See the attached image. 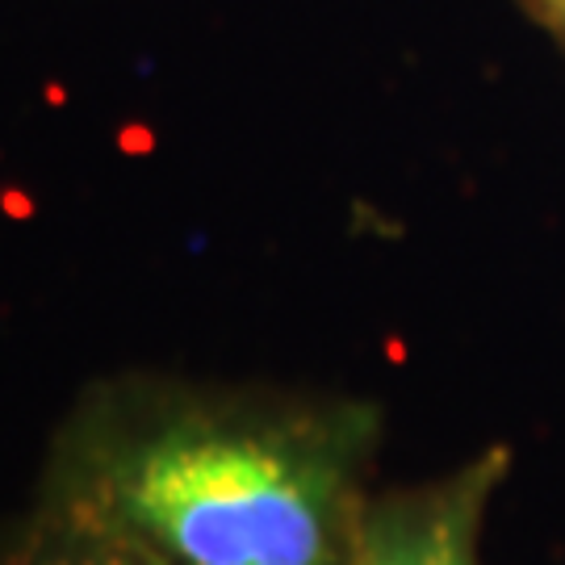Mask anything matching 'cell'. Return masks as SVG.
I'll list each match as a JSON object with an SVG mask.
<instances>
[{"mask_svg": "<svg viewBox=\"0 0 565 565\" xmlns=\"http://www.w3.org/2000/svg\"><path fill=\"white\" fill-rule=\"evenodd\" d=\"M382 427L356 394L118 369L63 406L30 503L160 565H356Z\"/></svg>", "mask_w": 565, "mask_h": 565, "instance_id": "obj_1", "label": "cell"}, {"mask_svg": "<svg viewBox=\"0 0 565 565\" xmlns=\"http://www.w3.org/2000/svg\"><path fill=\"white\" fill-rule=\"evenodd\" d=\"M507 478V452L486 448L440 478L377 490L356 565H482L490 503Z\"/></svg>", "mask_w": 565, "mask_h": 565, "instance_id": "obj_2", "label": "cell"}, {"mask_svg": "<svg viewBox=\"0 0 565 565\" xmlns=\"http://www.w3.org/2000/svg\"><path fill=\"white\" fill-rule=\"evenodd\" d=\"M0 565H160L105 532L63 520L39 503L0 515Z\"/></svg>", "mask_w": 565, "mask_h": 565, "instance_id": "obj_3", "label": "cell"}, {"mask_svg": "<svg viewBox=\"0 0 565 565\" xmlns=\"http://www.w3.org/2000/svg\"><path fill=\"white\" fill-rule=\"evenodd\" d=\"M524 13L565 46V0H520Z\"/></svg>", "mask_w": 565, "mask_h": 565, "instance_id": "obj_4", "label": "cell"}]
</instances>
